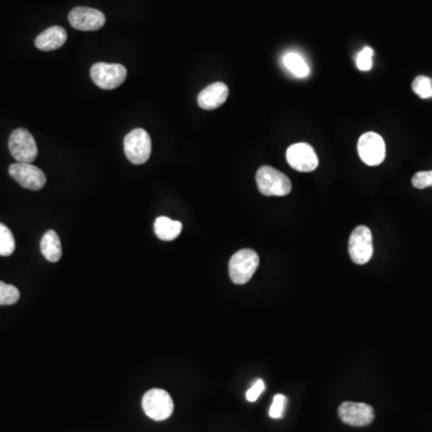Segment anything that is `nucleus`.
I'll return each mask as SVG.
<instances>
[{
	"mask_svg": "<svg viewBox=\"0 0 432 432\" xmlns=\"http://www.w3.org/2000/svg\"><path fill=\"white\" fill-rule=\"evenodd\" d=\"M257 188L264 196H287L292 190L290 178L270 166H262L256 173Z\"/></svg>",
	"mask_w": 432,
	"mask_h": 432,
	"instance_id": "nucleus-1",
	"label": "nucleus"
},
{
	"mask_svg": "<svg viewBox=\"0 0 432 432\" xmlns=\"http://www.w3.org/2000/svg\"><path fill=\"white\" fill-rule=\"evenodd\" d=\"M260 265V257L251 249L239 250L231 257L228 263L230 278L237 285H244L253 279Z\"/></svg>",
	"mask_w": 432,
	"mask_h": 432,
	"instance_id": "nucleus-2",
	"label": "nucleus"
},
{
	"mask_svg": "<svg viewBox=\"0 0 432 432\" xmlns=\"http://www.w3.org/2000/svg\"><path fill=\"white\" fill-rule=\"evenodd\" d=\"M142 407L150 419L162 421L172 416L174 404L166 390L155 388L148 390L144 394L142 399Z\"/></svg>",
	"mask_w": 432,
	"mask_h": 432,
	"instance_id": "nucleus-3",
	"label": "nucleus"
},
{
	"mask_svg": "<svg viewBox=\"0 0 432 432\" xmlns=\"http://www.w3.org/2000/svg\"><path fill=\"white\" fill-rule=\"evenodd\" d=\"M127 71L122 64L96 63L90 70L93 82L99 88L112 90L118 88L127 80Z\"/></svg>",
	"mask_w": 432,
	"mask_h": 432,
	"instance_id": "nucleus-4",
	"label": "nucleus"
},
{
	"mask_svg": "<svg viewBox=\"0 0 432 432\" xmlns=\"http://www.w3.org/2000/svg\"><path fill=\"white\" fill-rule=\"evenodd\" d=\"M9 149L17 162L31 164L38 157V150L33 135L26 129H17L9 138Z\"/></svg>",
	"mask_w": 432,
	"mask_h": 432,
	"instance_id": "nucleus-5",
	"label": "nucleus"
},
{
	"mask_svg": "<svg viewBox=\"0 0 432 432\" xmlns=\"http://www.w3.org/2000/svg\"><path fill=\"white\" fill-rule=\"evenodd\" d=\"M124 150L130 162L146 164L152 154V139L146 130L135 129L124 139Z\"/></svg>",
	"mask_w": 432,
	"mask_h": 432,
	"instance_id": "nucleus-6",
	"label": "nucleus"
},
{
	"mask_svg": "<svg viewBox=\"0 0 432 432\" xmlns=\"http://www.w3.org/2000/svg\"><path fill=\"white\" fill-rule=\"evenodd\" d=\"M348 251L351 260L356 264L362 265L372 260L374 244H372V231L369 227L358 226L353 230L348 243Z\"/></svg>",
	"mask_w": 432,
	"mask_h": 432,
	"instance_id": "nucleus-7",
	"label": "nucleus"
},
{
	"mask_svg": "<svg viewBox=\"0 0 432 432\" xmlns=\"http://www.w3.org/2000/svg\"><path fill=\"white\" fill-rule=\"evenodd\" d=\"M358 153L364 164L379 166L386 159V143L379 134L367 132L358 141Z\"/></svg>",
	"mask_w": 432,
	"mask_h": 432,
	"instance_id": "nucleus-8",
	"label": "nucleus"
},
{
	"mask_svg": "<svg viewBox=\"0 0 432 432\" xmlns=\"http://www.w3.org/2000/svg\"><path fill=\"white\" fill-rule=\"evenodd\" d=\"M9 173L21 186L33 191L41 190L46 184L45 173L34 164L16 162L10 166Z\"/></svg>",
	"mask_w": 432,
	"mask_h": 432,
	"instance_id": "nucleus-9",
	"label": "nucleus"
},
{
	"mask_svg": "<svg viewBox=\"0 0 432 432\" xmlns=\"http://www.w3.org/2000/svg\"><path fill=\"white\" fill-rule=\"evenodd\" d=\"M339 417L344 424L362 428L372 424L375 419V411L363 402L346 401L339 407Z\"/></svg>",
	"mask_w": 432,
	"mask_h": 432,
	"instance_id": "nucleus-10",
	"label": "nucleus"
},
{
	"mask_svg": "<svg viewBox=\"0 0 432 432\" xmlns=\"http://www.w3.org/2000/svg\"><path fill=\"white\" fill-rule=\"evenodd\" d=\"M286 159L292 169L298 172H312L318 167V157L307 143L292 144L286 152Z\"/></svg>",
	"mask_w": 432,
	"mask_h": 432,
	"instance_id": "nucleus-11",
	"label": "nucleus"
},
{
	"mask_svg": "<svg viewBox=\"0 0 432 432\" xmlns=\"http://www.w3.org/2000/svg\"><path fill=\"white\" fill-rule=\"evenodd\" d=\"M69 22L77 31H99L106 23L102 12L92 8H75L70 11Z\"/></svg>",
	"mask_w": 432,
	"mask_h": 432,
	"instance_id": "nucleus-12",
	"label": "nucleus"
},
{
	"mask_svg": "<svg viewBox=\"0 0 432 432\" xmlns=\"http://www.w3.org/2000/svg\"><path fill=\"white\" fill-rule=\"evenodd\" d=\"M228 94H230V90L225 83H222V82L213 83L199 93V99H197L199 106L207 111L215 110L225 104Z\"/></svg>",
	"mask_w": 432,
	"mask_h": 432,
	"instance_id": "nucleus-13",
	"label": "nucleus"
},
{
	"mask_svg": "<svg viewBox=\"0 0 432 432\" xmlns=\"http://www.w3.org/2000/svg\"><path fill=\"white\" fill-rule=\"evenodd\" d=\"M66 40L68 33L65 29L59 26H53L38 35V38H35V46L38 47V50L50 52L60 48L66 43Z\"/></svg>",
	"mask_w": 432,
	"mask_h": 432,
	"instance_id": "nucleus-14",
	"label": "nucleus"
},
{
	"mask_svg": "<svg viewBox=\"0 0 432 432\" xmlns=\"http://www.w3.org/2000/svg\"><path fill=\"white\" fill-rule=\"evenodd\" d=\"M181 230H183L181 222L176 221V220H172L167 216L157 218L155 220V223H154L155 234L161 241H174L176 238L179 237Z\"/></svg>",
	"mask_w": 432,
	"mask_h": 432,
	"instance_id": "nucleus-15",
	"label": "nucleus"
},
{
	"mask_svg": "<svg viewBox=\"0 0 432 432\" xmlns=\"http://www.w3.org/2000/svg\"><path fill=\"white\" fill-rule=\"evenodd\" d=\"M40 249L47 260L58 262L60 260L63 249H61L60 238L56 231H47L46 233L43 234L40 243Z\"/></svg>",
	"mask_w": 432,
	"mask_h": 432,
	"instance_id": "nucleus-16",
	"label": "nucleus"
},
{
	"mask_svg": "<svg viewBox=\"0 0 432 432\" xmlns=\"http://www.w3.org/2000/svg\"><path fill=\"white\" fill-rule=\"evenodd\" d=\"M283 64L292 75H295L299 78L309 76V73H310V68L306 64V61L302 59L300 54L295 53V52L285 54Z\"/></svg>",
	"mask_w": 432,
	"mask_h": 432,
	"instance_id": "nucleus-17",
	"label": "nucleus"
},
{
	"mask_svg": "<svg viewBox=\"0 0 432 432\" xmlns=\"http://www.w3.org/2000/svg\"><path fill=\"white\" fill-rule=\"evenodd\" d=\"M16 241L11 231L0 222V256L8 257L14 253Z\"/></svg>",
	"mask_w": 432,
	"mask_h": 432,
	"instance_id": "nucleus-18",
	"label": "nucleus"
},
{
	"mask_svg": "<svg viewBox=\"0 0 432 432\" xmlns=\"http://www.w3.org/2000/svg\"><path fill=\"white\" fill-rule=\"evenodd\" d=\"M19 297L21 295H19V288L0 281V306L16 304L19 302Z\"/></svg>",
	"mask_w": 432,
	"mask_h": 432,
	"instance_id": "nucleus-19",
	"label": "nucleus"
},
{
	"mask_svg": "<svg viewBox=\"0 0 432 432\" xmlns=\"http://www.w3.org/2000/svg\"><path fill=\"white\" fill-rule=\"evenodd\" d=\"M412 89L421 99L432 98V80L426 76H418L412 83Z\"/></svg>",
	"mask_w": 432,
	"mask_h": 432,
	"instance_id": "nucleus-20",
	"label": "nucleus"
},
{
	"mask_svg": "<svg viewBox=\"0 0 432 432\" xmlns=\"http://www.w3.org/2000/svg\"><path fill=\"white\" fill-rule=\"evenodd\" d=\"M372 58H374V50L370 47H364L363 50L357 54V68L360 71H370L372 69Z\"/></svg>",
	"mask_w": 432,
	"mask_h": 432,
	"instance_id": "nucleus-21",
	"label": "nucleus"
},
{
	"mask_svg": "<svg viewBox=\"0 0 432 432\" xmlns=\"http://www.w3.org/2000/svg\"><path fill=\"white\" fill-rule=\"evenodd\" d=\"M287 398L283 394H276L273 399V404L269 409V416L273 419H280L283 417L286 409Z\"/></svg>",
	"mask_w": 432,
	"mask_h": 432,
	"instance_id": "nucleus-22",
	"label": "nucleus"
},
{
	"mask_svg": "<svg viewBox=\"0 0 432 432\" xmlns=\"http://www.w3.org/2000/svg\"><path fill=\"white\" fill-rule=\"evenodd\" d=\"M414 188L426 189L432 186V171H421L414 174L412 178Z\"/></svg>",
	"mask_w": 432,
	"mask_h": 432,
	"instance_id": "nucleus-23",
	"label": "nucleus"
},
{
	"mask_svg": "<svg viewBox=\"0 0 432 432\" xmlns=\"http://www.w3.org/2000/svg\"><path fill=\"white\" fill-rule=\"evenodd\" d=\"M264 389H265V384H264L263 379H257L253 386L246 391V400L250 402L257 401V399L260 398Z\"/></svg>",
	"mask_w": 432,
	"mask_h": 432,
	"instance_id": "nucleus-24",
	"label": "nucleus"
}]
</instances>
